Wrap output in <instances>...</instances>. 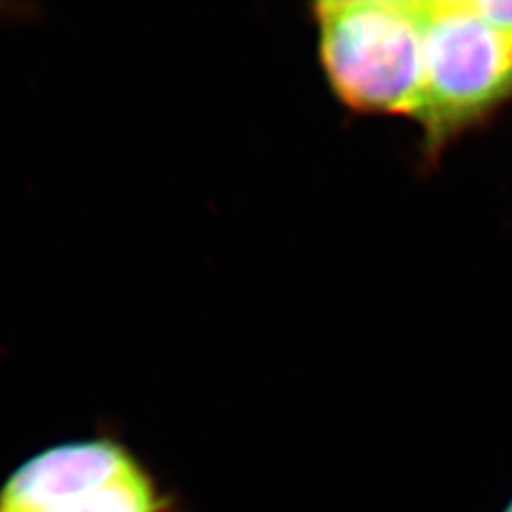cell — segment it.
I'll use <instances>...</instances> for the list:
<instances>
[{
	"label": "cell",
	"instance_id": "cell-2",
	"mask_svg": "<svg viewBox=\"0 0 512 512\" xmlns=\"http://www.w3.org/2000/svg\"><path fill=\"white\" fill-rule=\"evenodd\" d=\"M423 90L416 124L429 164L512 103V38L469 0H423Z\"/></svg>",
	"mask_w": 512,
	"mask_h": 512
},
{
	"label": "cell",
	"instance_id": "cell-4",
	"mask_svg": "<svg viewBox=\"0 0 512 512\" xmlns=\"http://www.w3.org/2000/svg\"><path fill=\"white\" fill-rule=\"evenodd\" d=\"M476 16L497 33L512 38V0H469Z\"/></svg>",
	"mask_w": 512,
	"mask_h": 512
},
{
	"label": "cell",
	"instance_id": "cell-3",
	"mask_svg": "<svg viewBox=\"0 0 512 512\" xmlns=\"http://www.w3.org/2000/svg\"><path fill=\"white\" fill-rule=\"evenodd\" d=\"M0 512H158L152 482L110 439L55 444L0 486Z\"/></svg>",
	"mask_w": 512,
	"mask_h": 512
},
{
	"label": "cell",
	"instance_id": "cell-1",
	"mask_svg": "<svg viewBox=\"0 0 512 512\" xmlns=\"http://www.w3.org/2000/svg\"><path fill=\"white\" fill-rule=\"evenodd\" d=\"M330 92L357 114L416 120L423 90V0H323L311 6Z\"/></svg>",
	"mask_w": 512,
	"mask_h": 512
},
{
	"label": "cell",
	"instance_id": "cell-5",
	"mask_svg": "<svg viewBox=\"0 0 512 512\" xmlns=\"http://www.w3.org/2000/svg\"><path fill=\"white\" fill-rule=\"evenodd\" d=\"M505 512H512V503H511V505H509V509H507V511H505Z\"/></svg>",
	"mask_w": 512,
	"mask_h": 512
}]
</instances>
